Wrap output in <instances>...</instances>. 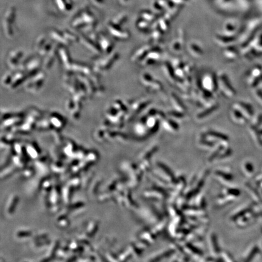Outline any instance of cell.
Wrapping results in <instances>:
<instances>
[{
  "label": "cell",
  "instance_id": "obj_1",
  "mask_svg": "<svg viewBox=\"0 0 262 262\" xmlns=\"http://www.w3.org/2000/svg\"><path fill=\"white\" fill-rule=\"evenodd\" d=\"M254 203H250L239 207L231 214L230 217L231 221L233 223H235L242 216L249 212L250 210H252L254 206Z\"/></svg>",
  "mask_w": 262,
  "mask_h": 262
},
{
  "label": "cell",
  "instance_id": "obj_2",
  "mask_svg": "<svg viewBox=\"0 0 262 262\" xmlns=\"http://www.w3.org/2000/svg\"><path fill=\"white\" fill-rule=\"evenodd\" d=\"M235 107L240 110L248 119H251L253 117L254 109L253 106H252V105L249 104V102L239 101L238 103L235 105Z\"/></svg>",
  "mask_w": 262,
  "mask_h": 262
},
{
  "label": "cell",
  "instance_id": "obj_3",
  "mask_svg": "<svg viewBox=\"0 0 262 262\" xmlns=\"http://www.w3.org/2000/svg\"><path fill=\"white\" fill-rule=\"evenodd\" d=\"M231 117L233 121L239 125L246 124L249 120L240 110L235 106L231 110Z\"/></svg>",
  "mask_w": 262,
  "mask_h": 262
},
{
  "label": "cell",
  "instance_id": "obj_4",
  "mask_svg": "<svg viewBox=\"0 0 262 262\" xmlns=\"http://www.w3.org/2000/svg\"><path fill=\"white\" fill-rule=\"evenodd\" d=\"M260 248L257 245H253L245 254L242 258V261L245 262H249L253 261L260 252Z\"/></svg>",
  "mask_w": 262,
  "mask_h": 262
},
{
  "label": "cell",
  "instance_id": "obj_5",
  "mask_svg": "<svg viewBox=\"0 0 262 262\" xmlns=\"http://www.w3.org/2000/svg\"><path fill=\"white\" fill-rule=\"evenodd\" d=\"M242 169L243 174L248 178H252L254 175L255 167L253 163L250 161H245L242 164Z\"/></svg>",
  "mask_w": 262,
  "mask_h": 262
},
{
  "label": "cell",
  "instance_id": "obj_6",
  "mask_svg": "<svg viewBox=\"0 0 262 262\" xmlns=\"http://www.w3.org/2000/svg\"><path fill=\"white\" fill-rule=\"evenodd\" d=\"M215 175L226 182H231L234 179V174L230 170H219L215 172Z\"/></svg>",
  "mask_w": 262,
  "mask_h": 262
},
{
  "label": "cell",
  "instance_id": "obj_7",
  "mask_svg": "<svg viewBox=\"0 0 262 262\" xmlns=\"http://www.w3.org/2000/svg\"><path fill=\"white\" fill-rule=\"evenodd\" d=\"M224 193L225 194L231 196L235 199H237L240 197L242 194V192L240 189L237 188H227L224 189Z\"/></svg>",
  "mask_w": 262,
  "mask_h": 262
},
{
  "label": "cell",
  "instance_id": "obj_8",
  "mask_svg": "<svg viewBox=\"0 0 262 262\" xmlns=\"http://www.w3.org/2000/svg\"><path fill=\"white\" fill-rule=\"evenodd\" d=\"M211 248L212 252L215 255H219L220 253V249L219 248V245L217 242V239L216 236L213 234L211 237Z\"/></svg>",
  "mask_w": 262,
  "mask_h": 262
},
{
  "label": "cell",
  "instance_id": "obj_9",
  "mask_svg": "<svg viewBox=\"0 0 262 262\" xmlns=\"http://www.w3.org/2000/svg\"><path fill=\"white\" fill-rule=\"evenodd\" d=\"M200 49L201 48L200 47L195 44H192L190 45L191 52L196 56H200V55H202V51Z\"/></svg>",
  "mask_w": 262,
  "mask_h": 262
},
{
  "label": "cell",
  "instance_id": "obj_10",
  "mask_svg": "<svg viewBox=\"0 0 262 262\" xmlns=\"http://www.w3.org/2000/svg\"><path fill=\"white\" fill-rule=\"evenodd\" d=\"M222 259L221 261H234V258L232 257V256L228 253L227 252H224L223 253H222Z\"/></svg>",
  "mask_w": 262,
  "mask_h": 262
},
{
  "label": "cell",
  "instance_id": "obj_11",
  "mask_svg": "<svg viewBox=\"0 0 262 262\" xmlns=\"http://www.w3.org/2000/svg\"><path fill=\"white\" fill-rule=\"evenodd\" d=\"M260 194H261V197H262V189H261V192H260Z\"/></svg>",
  "mask_w": 262,
  "mask_h": 262
},
{
  "label": "cell",
  "instance_id": "obj_12",
  "mask_svg": "<svg viewBox=\"0 0 262 262\" xmlns=\"http://www.w3.org/2000/svg\"><path fill=\"white\" fill-rule=\"evenodd\" d=\"M261 249H262V242H261V245H260V248Z\"/></svg>",
  "mask_w": 262,
  "mask_h": 262
},
{
  "label": "cell",
  "instance_id": "obj_13",
  "mask_svg": "<svg viewBox=\"0 0 262 262\" xmlns=\"http://www.w3.org/2000/svg\"><path fill=\"white\" fill-rule=\"evenodd\" d=\"M261 174H262V173H261Z\"/></svg>",
  "mask_w": 262,
  "mask_h": 262
}]
</instances>
